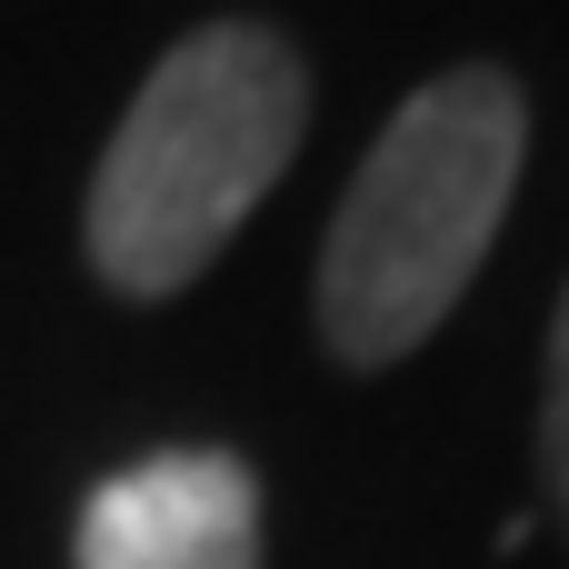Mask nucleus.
Listing matches in <instances>:
<instances>
[{"mask_svg": "<svg viewBox=\"0 0 569 569\" xmlns=\"http://www.w3.org/2000/svg\"><path fill=\"white\" fill-rule=\"evenodd\" d=\"M310 140V60L280 20H200L180 30L130 110L110 120L80 200V250L90 280L130 310L180 300L280 190V170Z\"/></svg>", "mask_w": 569, "mask_h": 569, "instance_id": "f257e3e1", "label": "nucleus"}, {"mask_svg": "<svg viewBox=\"0 0 569 569\" xmlns=\"http://www.w3.org/2000/svg\"><path fill=\"white\" fill-rule=\"evenodd\" d=\"M530 170V90L500 60L420 80L360 150L320 240V350L340 370H400L480 280Z\"/></svg>", "mask_w": 569, "mask_h": 569, "instance_id": "f03ea898", "label": "nucleus"}, {"mask_svg": "<svg viewBox=\"0 0 569 569\" xmlns=\"http://www.w3.org/2000/svg\"><path fill=\"white\" fill-rule=\"evenodd\" d=\"M70 569H260V480L240 450H150L80 500Z\"/></svg>", "mask_w": 569, "mask_h": 569, "instance_id": "7ed1b4c3", "label": "nucleus"}, {"mask_svg": "<svg viewBox=\"0 0 569 569\" xmlns=\"http://www.w3.org/2000/svg\"><path fill=\"white\" fill-rule=\"evenodd\" d=\"M540 490H550V520L569 540V280L550 310V350H540Z\"/></svg>", "mask_w": 569, "mask_h": 569, "instance_id": "20e7f679", "label": "nucleus"}]
</instances>
